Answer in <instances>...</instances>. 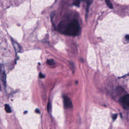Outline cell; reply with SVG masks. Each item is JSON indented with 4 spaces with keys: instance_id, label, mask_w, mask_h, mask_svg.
Listing matches in <instances>:
<instances>
[{
    "instance_id": "obj_1",
    "label": "cell",
    "mask_w": 129,
    "mask_h": 129,
    "mask_svg": "<svg viewBox=\"0 0 129 129\" xmlns=\"http://www.w3.org/2000/svg\"><path fill=\"white\" fill-rule=\"evenodd\" d=\"M80 25L76 19H73L66 25L63 33L70 36L77 35L80 32Z\"/></svg>"
},
{
    "instance_id": "obj_2",
    "label": "cell",
    "mask_w": 129,
    "mask_h": 129,
    "mask_svg": "<svg viewBox=\"0 0 129 129\" xmlns=\"http://www.w3.org/2000/svg\"><path fill=\"white\" fill-rule=\"evenodd\" d=\"M120 102L124 109H129V94L124 95L120 99Z\"/></svg>"
},
{
    "instance_id": "obj_3",
    "label": "cell",
    "mask_w": 129,
    "mask_h": 129,
    "mask_svg": "<svg viewBox=\"0 0 129 129\" xmlns=\"http://www.w3.org/2000/svg\"><path fill=\"white\" fill-rule=\"evenodd\" d=\"M64 106L67 109H71L73 107V104L71 100L67 96H64Z\"/></svg>"
},
{
    "instance_id": "obj_4",
    "label": "cell",
    "mask_w": 129,
    "mask_h": 129,
    "mask_svg": "<svg viewBox=\"0 0 129 129\" xmlns=\"http://www.w3.org/2000/svg\"><path fill=\"white\" fill-rule=\"evenodd\" d=\"M39 86H40L41 94V96H42V98L44 100H45V97H46V92H45V90L44 87V86L43 84V83L40 82Z\"/></svg>"
},
{
    "instance_id": "obj_5",
    "label": "cell",
    "mask_w": 129,
    "mask_h": 129,
    "mask_svg": "<svg viewBox=\"0 0 129 129\" xmlns=\"http://www.w3.org/2000/svg\"><path fill=\"white\" fill-rule=\"evenodd\" d=\"M12 43H13V46L15 48V51L17 53H19L21 51V47L20 46V45L18 43L15 42V41L14 40H12Z\"/></svg>"
},
{
    "instance_id": "obj_6",
    "label": "cell",
    "mask_w": 129,
    "mask_h": 129,
    "mask_svg": "<svg viewBox=\"0 0 129 129\" xmlns=\"http://www.w3.org/2000/svg\"><path fill=\"white\" fill-rule=\"evenodd\" d=\"M1 80L3 83L4 85L6 86V74L5 72V71L3 72L2 74V76H1Z\"/></svg>"
},
{
    "instance_id": "obj_7",
    "label": "cell",
    "mask_w": 129,
    "mask_h": 129,
    "mask_svg": "<svg viewBox=\"0 0 129 129\" xmlns=\"http://www.w3.org/2000/svg\"><path fill=\"white\" fill-rule=\"evenodd\" d=\"M5 110L7 113H11L12 112L11 107L8 105H5Z\"/></svg>"
},
{
    "instance_id": "obj_8",
    "label": "cell",
    "mask_w": 129,
    "mask_h": 129,
    "mask_svg": "<svg viewBox=\"0 0 129 129\" xmlns=\"http://www.w3.org/2000/svg\"><path fill=\"white\" fill-rule=\"evenodd\" d=\"M47 63L48 65H50V66H53V65H55V61L53 59H49L47 61Z\"/></svg>"
},
{
    "instance_id": "obj_9",
    "label": "cell",
    "mask_w": 129,
    "mask_h": 129,
    "mask_svg": "<svg viewBox=\"0 0 129 129\" xmlns=\"http://www.w3.org/2000/svg\"><path fill=\"white\" fill-rule=\"evenodd\" d=\"M105 2L107 4V6L109 7L110 8V9H113V5H112V4L111 3L110 1H108V0H106L105 1Z\"/></svg>"
},
{
    "instance_id": "obj_10",
    "label": "cell",
    "mask_w": 129,
    "mask_h": 129,
    "mask_svg": "<svg viewBox=\"0 0 129 129\" xmlns=\"http://www.w3.org/2000/svg\"><path fill=\"white\" fill-rule=\"evenodd\" d=\"M92 3V1H88V3H87V10H86V17L87 16V14H88V9H89V6L90 5L91 3Z\"/></svg>"
},
{
    "instance_id": "obj_11",
    "label": "cell",
    "mask_w": 129,
    "mask_h": 129,
    "mask_svg": "<svg viewBox=\"0 0 129 129\" xmlns=\"http://www.w3.org/2000/svg\"><path fill=\"white\" fill-rule=\"evenodd\" d=\"M47 110L48 113H50V111L51 110V104L49 102L48 103V105H47Z\"/></svg>"
},
{
    "instance_id": "obj_12",
    "label": "cell",
    "mask_w": 129,
    "mask_h": 129,
    "mask_svg": "<svg viewBox=\"0 0 129 129\" xmlns=\"http://www.w3.org/2000/svg\"><path fill=\"white\" fill-rule=\"evenodd\" d=\"M80 1H76L75 2H74V3H73V5L76 6H77V7H79L80 5Z\"/></svg>"
},
{
    "instance_id": "obj_13",
    "label": "cell",
    "mask_w": 129,
    "mask_h": 129,
    "mask_svg": "<svg viewBox=\"0 0 129 129\" xmlns=\"http://www.w3.org/2000/svg\"><path fill=\"white\" fill-rule=\"evenodd\" d=\"M117 116H118V115L117 114H115V115H113V119L115 120L116 119V118H117Z\"/></svg>"
},
{
    "instance_id": "obj_14",
    "label": "cell",
    "mask_w": 129,
    "mask_h": 129,
    "mask_svg": "<svg viewBox=\"0 0 129 129\" xmlns=\"http://www.w3.org/2000/svg\"><path fill=\"white\" fill-rule=\"evenodd\" d=\"M39 77L40 78H44V76L42 74V73H40L39 74Z\"/></svg>"
},
{
    "instance_id": "obj_15",
    "label": "cell",
    "mask_w": 129,
    "mask_h": 129,
    "mask_svg": "<svg viewBox=\"0 0 129 129\" xmlns=\"http://www.w3.org/2000/svg\"><path fill=\"white\" fill-rule=\"evenodd\" d=\"M125 38H126V39L127 40L129 41V35H127L125 36Z\"/></svg>"
},
{
    "instance_id": "obj_16",
    "label": "cell",
    "mask_w": 129,
    "mask_h": 129,
    "mask_svg": "<svg viewBox=\"0 0 129 129\" xmlns=\"http://www.w3.org/2000/svg\"><path fill=\"white\" fill-rule=\"evenodd\" d=\"M35 112H36V113H40V111H39V110H38V109H36V110H35Z\"/></svg>"
},
{
    "instance_id": "obj_17",
    "label": "cell",
    "mask_w": 129,
    "mask_h": 129,
    "mask_svg": "<svg viewBox=\"0 0 129 129\" xmlns=\"http://www.w3.org/2000/svg\"><path fill=\"white\" fill-rule=\"evenodd\" d=\"M1 85H0V90H1Z\"/></svg>"
}]
</instances>
